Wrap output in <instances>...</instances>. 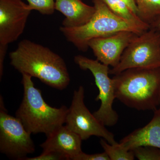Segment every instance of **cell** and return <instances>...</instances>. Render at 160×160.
<instances>
[{
	"instance_id": "cell-1",
	"label": "cell",
	"mask_w": 160,
	"mask_h": 160,
	"mask_svg": "<svg viewBox=\"0 0 160 160\" xmlns=\"http://www.w3.org/2000/svg\"><path fill=\"white\" fill-rule=\"evenodd\" d=\"M10 64L22 74L37 78L52 88L62 90L69 86L70 76L62 58L47 47L22 40L9 54Z\"/></svg>"
},
{
	"instance_id": "cell-2",
	"label": "cell",
	"mask_w": 160,
	"mask_h": 160,
	"mask_svg": "<svg viewBox=\"0 0 160 160\" xmlns=\"http://www.w3.org/2000/svg\"><path fill=\"white\" fill-rule=\"evenodd\" d=\"M112 79L116 98L125 106L153 111L160 106V68H132Z\"/></svg>"
},
{
	"instance_id": "cell-3",
	"label": "cell",
	"mask_w": 160,
	"mask_h": 160,
	"mask_svg": "<svg viewBox=\"0 0 160 160\" xmlns=\"http://www.w3.org/2000/svg\"><path fill=\"white\" fill-rule=\"evenodd\" d=\"M23 96L15 116L30 134L44 133L46 136L65 123L68 108H54L43 98L42 92L34 86L29 75L23 73Z\"/></svg>"
},
{
	"instance_id": "cell-4",
	"label": "cell",
	"mask_w": 160,
	"mask_h": 160,
	"mask_svg": "<svg viewBox=\"0 0 160 160\" xmlns=\"http://www.w3.org/2000/svg\"><path fill=\"white\" fill-rule=\"evenodd\" d=\"M95 11L90 20L83 26L68 28L61 26L60 30L68 42L80 51L86 52L90 40L105 37L121 31L141 34L146 31L115 14L103 0H92Z\"/></svg>"
},
{
	"instance_id": "cell-5",
	"label": "cell",
	"mask_w": 160,
	"mask_h": 160,
	"mask_svg": "<svg viewBox=\"0 0 160 160\" xmlns=\"http://www.w3.org/2000/svg\"><path fill=\"white\" fill-rule=\"evenodd\" d=\"M160 68V32L150 27L131 41L109 73L115 75L132 68Z\"/></svg>"
},
{
	"instance_id": "cell-6",
	"label": "cell",
	"mask_w": 160,
	"mask_h": 160,
	"mask_svg": "<svg viewBox=\"0 0 160 160\" xmlns=\"http://www.w3.org/2000/svg\"><path fill=\"white\" fill-rule=\"evenodd\" d=\"M74 61L80 69L91 72L98 89L95 101H101V106L99 109L92 113L93 115L105 126H115L118 120V115L112 107L116 98L113 79L109 77V66L97 59L82 55L76 56Z\"/></svg>"
},
{
	"instance_id": "cell-7",
	"label": "cell",
	"mask_w": 160,
	"mask_h": 160,
	"mask_svg": "<svg viewBox=\"0 0 160 160\" xmlns=\"http://www.w3.org/2000/svg\"><path fill=\"white\" fill-rule=\"evenodd\" d=\"M35 151L31 134L18 118L8 114L1 96L0 152L13 159L21 160Z\"/></svg>"
},
{
	"instance_id": "cell-8",
	"label": "cell",
	"mask_w": 160,
	"mask_h": 160,
	"mask_svg": "<svg viewBox=\"0 0 160 160\" xmlns=\"http://www.w3.org/2000/svg\"><path fill=\"white\" fill-rule=\"evenodd\" d=\"M84 99L85 89L80 86L73 92L71 106L66 115V126L78 135L82 141L95 136L102 138L112 145L117 144L114 134L108 131L86 107Z\"/></svg>"
},
{
	"instance_id": "cell-9",
	"label": "cell",
	"mask_w": 160,
	"mask_h": 160,
	"mask_svg": "<svg viewBox=\"0 0 160 160\" xmlns=\"http://www.w3.org/2000/svg\"><path fill=\"white\" fill-rule=\"evenodd\" d=\"M32 11L22 0H0V46H8L18 39Z\"/></svg>"
},
{
	"instance_id": "cell-10",
	"label": "cell",
	"mask_w": 160,
	"mask_h": 160,
	"mask_svg": "<svg viewBox=\"0 0 160 160\" xmlns=\"http://www.w3.org/2000/svg\"><path fill=\"white\" fill-rule=\"evenodd\" d=\"M138 35L130 31H121L105 37L89 41V48L92 50L96 59L112 68L119 63L123 52Z\"/></svg>"
},
{
	"instance_id": "cell-11",
	"label": "cell",
	"mask_w": 160,
	"mask_h": 160,
	"mask_svg": "<svg viewBox=\"0 0 160 160\" xmlns=\"http://www.w3.org/2000/svg\"><path fill=\"white\" fill-rule=\"evenodd\" d=\"M82 141L78 135L63 125L47 136L46 141L40 146L43 151L58 152L69 160H74L82 152Z\"/></svg>"
},
{
	"instance_id": "cell-12",
	"label": "cell",
	"mask_w": 160,
	"mask_h": 160,
	"mask_svg": "<svg viewBox=\"0 0 160 160\" xmlns=\"http://www.w3.org/2000/svg\"><path fill=\"white\" fill-rule=\"evenodd\" d=\"M146 126L134 130L121 140L123 148L132 150L140 146H152L160 149V107Z\"/></svg>"
},
{
	"instance_id": "cell-13",
	"label": "cell",
	"mask_w": 160,
	"mask_h": 160,
	"mask_svg": "<svg viewBox=\"0 0 160 160\" xmlns=\"http://www.w3.org/2000/svg\"><path fill=\"white\" fill-rule=\"evenodd\" d=\"M55 10L65 17L63 27L72 28L85 25L94 14L95 8L83 2L82 0H55Z\"/></svg>"
},
{
	"instance_id": "cell-14",
	"label": "cell",
	"mask_w": 160,
	"mask_h": 160,
	"mask_svg": "<svg viewBox=\"0 0 160 160\" xmlns=\"http://www.w3.org/2000/svg\"><path fill=\"white\" fill-rule=\"evenodd\" d=\"M115 14L128 22L140 27L145 31L150 28L149 24L143 22L137 14L122 0H103Z\"/></svg>"
},
{
	"instance_id": "cell-15",
	"label": "cell",
	"mask_w": 160,
	"mask_h": 160,
	"mask_svg": "<svg viewBox=\"0 0 160 160\" xmlns=\"http://www.w3.org/2000/svg\"><path fill=\"white\" fill-rule=\"evenodd\" d=\"M138 16L149 26L160 17V0H135Z\"/></svg>"
},
{
	"instance_id": "cell-16",
	"label": "cell",
	"mask_w": 160,
	"mask_h": 160,
	"mask_svg": "<svg viewBox=\"0 0 160 160\" xmlns=\"http://www.w3.org/2000/svg\"><path fill=\"white\" fill-rule=\"evenodd\" d=\"M100 144L110 160H133L135 156L132 150L123 148L119 143L112 145L104 139H101Z\"/></svg>"
},
{
	"instance_id": "cell-17",
	"label": "cell",
	"mask_w": 160,
	"mask_h": 160,
	"mask_svg": "<svg viewBox=\"0 0 160 160\" xmlns=\"http://www.w3.org/2000/svg\"><path fill=\"white\" fill-rule=\"evenodd\" d=\"M32 10L38 11L46 15H51L55 10V0H26Z\"/></svg>"
},
{
	"instance_id": "cell-18",
	"label": "cell",
	"mask_w": 160,
	"mask_h": 160,
	"mask_svg": "<svg viewBox=\"0 0 160 160\" xmlns=\"http://www.w3.org/2000/svg\"><path fill=\"white\" fill-rule=\"evenodd\" d=\"M135 157L139 160H160V149L152 146H140L132 149Z\"/></svg>"
},
{
	"instance_id": "cell-19",
	"label": "cell",
	"mask_w": 160,
	"mask_h": 160,
	"mask_svg": "<svg viewBox=\"0 0 160 160\" xmlns=\"http://www.w3.org/2000/svg\"><path fill=\"white\" fill-rule=\"evenodd\" d=\"M25 160H68L65 155L54 151H43L38 156L32 158H26Z\"/></svg>"
},
{
	"instance_id": "cell-20",
	"label": "cell",
	"mask_w": 160,
	"mask_h": 160,
	"mask_svg": "<svg viewBox=\"0 0 160 160\" xmlns=\"http://www.w3.org/2000/svg\"><path fill=\"white\" fill-rule=\"evenodd\" d=\"M74 160H110V159L105 152L94 154H87L82 152Z\"/></svg>"
},
{
	"instance_id": "cell-21",
	"label": "cell",
	"mask_w": 160,
	"mask_h": 160,
	"mask_svg": "<svg viewBox=\"0 0 160 160\" xmlns=\"http://www.w3.org/2000/svg\"><path fill=\"white\" fill-rule=\"evenodd\" d=\"M126 3L134 13L137 14L138 8L135 0H122Z\"/></svg>"
},
{
	"instance_id": "cell-22",
	"label": "cell",
	"mask_w": 160,
	"mask_h": 160,
	"mask_svg": "<svg viewBox=\"0 0 160 160\" xmlns=\"http://www.w3.org/2000/svg\"><path fill=\"white\" fill-rule=\"evenodd\" d=\"M151 28H154L160 32V17L150 25Z\"/></svg>"
},
{
	"instance_id": "cell-23",
	"label": "cell",
	"mask_w": 160,
	"mask_h": 160,
	"mask_svg": "<svg viewBox=\"0 0 160 160\" xmlns=\"http://www.w3.org/2000/svg\"></svg>"
}]
</instances>
